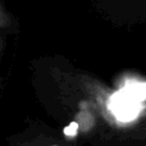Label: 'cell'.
<instances>
[{"label": "cell", "instance_id": "obj_5", "mask_svg": "<svg viewBox=\"0 0 146 146\" xmlns=\"http://www.w3.org/2000/svg\"><path fill=\"white\" fill-rule=\"evenodd\" d=\"M54 146H56V145H54Z\"/></svg>", "mask_w": 146, "mask_h": 146}, {"label": "cell", "instance_id": "obj_3", "mask_svg": "<svg viewBox=\"0 0 146 146\" xmlns=\"http://www.w3.org/2000/svg\"><path fill=\"white\" fill-rule=\"evenodd\" d=\"M8 23H9V13L5 10V8L0 3V27L8 25Z\"/></svg>", "mask_w": 146, "mask_h": 146}, {"label": "cell", "instance_id": "obj_2", "mask_svg": "<svg viewBox=\"0 0 146 146\" xmlns=\"http://www.w3.org/2000/svg\"><path fill=\"white\" fill-rule=\"evenodd\" d=\"M123 91L128 96H131L133 100L141 101L146 98V83H144V82H129Z\"/></svg>", "mask_w": 146, "mask_h": 146}, {"label": "cell", "instance_id": "obj_4", "mask_svg": "<svg viewBox=\"0 0 146 146\" xmlns=\"http://www.w3.org/2000/svg\"><path fill=\"white\" fill-rule=\"evenodd\" d=\"M77 129H78L77 123H71L66 129H64V133H66L67 136L72 137V136H74V135L77 133Z\"/></svg>", "mask_w": 146, "mask_h": 146}, {"label": "cell", "instance_id": "obj_1", "mask_svg": "<svg viewBox=\"0 0 146 146\" xmlns=\"http://www.w3.org/2000/svg\"><path fill=\"white\" fill-rule=\"evenodd\" d=\"M109 108L113 114L121 121H131L139 113V101L133 100L123 90L111 96Z\"/></svg>", "mask_w": 146, "mask_h": 146}]
</instances>
